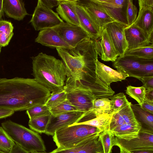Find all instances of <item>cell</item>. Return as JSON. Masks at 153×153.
Returning <instances> with one entry per match:
<instances>
[{
    "mask_svg": "<svg viewBox=\"0 0 153 153\" xmlns=\"http://www.w3.org/2000/svg\"><path fill=\"white\" fill-rule=\"evenodd\" d=\"M50 91L34 78H0V108L15 111L45 104Z\"/></svg>",
    "mask_w": 153,
    "mask_h": 153,
    "instance_id": "1",
    "label": "cell"
},
{
    "mask_svg": "<svg viewBox=\"0 0 153 153\" xmlns=\"http://www.w3.org/2000/svg\"><path fill=\"white\" fill-rule=\"evenodd\" d=\"M56 50L66 68L65 83L88 80L96 77V62L100 56L97 40L89 37L74 47Z\"/></svg>",
    "mask_w": 153,
    "mask_h": 153,
    "instance_id": "2",
    "label": "cell"
},
{
    "mask_svg": "<svg viewBox=\"0 0 153 153\" xmlns=\"http://www.w3.org/2000/svg\"><path fill=\"white\" fill-rule=\"evenodd\" d=\"M34 79L51 93L63 90L67 75L62 61L41 52L31 57Z\"/></svg>",
    "mask_w": 153,
    "mask_h": 153,
    "instance_id": "3",
    "label": "cell"
},
{
    "mask_svg": "<svg viewBox=\"0 0 153 153\" xmlns=\"http://www.w3.org/2000/svg\"><path fill=\"white\" fill-rule=\"evenodd\" d=\"M101 131L97 128L85 124H75L56 131L53 141L59 149L74 147L89 139L98 137Z\"/></svg>",
    "mask_w": 153,
    "mask_h": 153,
    "instance_id": "4",
    "label": "cell"
},
{
    "mask_svg": "<svg viewBox=\"0 0 153 153\" xmlns=\"http://www.w3.org/2000/svg\"><path fill=\"white\" fill-rule=\"evenodd\" d=\"M1 125L15 143L25 150L29 152H45L44 142L37 133L10 120Z\"/></svg>",
    "mask_w": 153,
    "mask_h": 153,
    "instance_id": "5",
    "label": "cell"
},
{
    "mask_svg": "<svg viewBox=\"0 0 153 153\" xmlns=\"http://www.w3.org/2000/svg\"><path fill=\"white\" fill-rule=\"evenodd\" d=\"M113 144L127 153L138 150H153V130L141 128L137 137L128 140L114 136Z\"/></svg>",
    "mask_w": 153,
    "mask_h": 153,
    "instance_id": "6",
    "label": "cell"
},
{
    "mask_svg": "<svg viewBox=\"0 0 153 153\" xmlns=\"http://www.w3.org/2000/svg\"><path fill=\"white\" fill-rule=\"evenodd\" d=\"M57 13L38 2L30 22L36 31L52 28L63 22Z\"/></svg>",
    "mask_w": 153,
    "mask_h": 153,
    "instance_id": "7",
    "label": "cell"
},
{
    "mask_svg": "<svg viewBox=\"0 0 153 153\" xmlns=\"http://www.w3.org/2000/svg\"><path fill=\"white\" fill-rule=\"evenodd\" d=\"M63 90L66 93V99L79 111L85 112L92 109L95 99L91 93L79 87L65 85Z\"/></svg>",
    "mask_w": 153,
    "mask_h": 153,
    "instance_id": "8",
    "label": "cell"
},
{
    "mask_svg": "<svg viewBox=\"0 0 153 153\" xmlns=\"http://www.w3.org/2000/svg\"><path fill=\"white\" fill-rule=\"evenodd\" d=\"M139 11L132 25L141 29L153 42V0H138Z\"/></svg>",
    "mask_w": 153,
    "mask_h": 153,
    "instance_id": "9",
    "label": "cell"
},
{
    "mask_svg": "<svg viewBox=\"0 0 153 153\" xmlns=\"http://www.w3.org/2000/svg\"><path fill=\"white\" fill-rule=\"evenodd\" d=\"M62 38L73 48L83 40L90 37L79 26L64 22L52 28Z\"/></svg>",
    "mask_w": 153,
    "mask_h": 153,
    "instance_id": "10",
    "label": "cell"
},
{
    "mask_svg": "<svg viewBox=\"0 0 153 153\" xmlns=\"http://www.w3.org/2000/svg\"><path fill=\"white\" fill-rule=\"evenodd\" d=\"M128 26L118 21H114L103 27L106 31L119 56H124L128 49L125 34V28Z\"/></svg>",
    "mask_w": 153,
    "mask_h": 153,
    "instance_id": "11",
    "label": "cell"
},
{
    "mask_svg": "<svg viewBox=\"0 0 153 153\" xmlns=\"http://www.w3.org/2000/svg\"><path fill=\"white\" fill-rule=\"evenodd\" d=\"M150 59L138 58L124 55L118 56L113 62V66L117 71L140 80V70L143 65Z\"/></svg>",
    "mask_w": 153,
    "mask_h": 153,
    "instance_id": "12",
    "label": "cell"
},
{
    "mask_svg": "<svg viewBox=\"0 0 153 153\" xmlns=\"http://www.w3.org/2000/svg\"><path fill=\"white\" fill-rule=\"evenodd\" d=\"M85 112L79 111L51 114L45 134L53 136L57 131L76 123Z\"/></svg>",
    "mask_w": 153,
    "mask_h": 153,
    "instance_id": "13",
    "label": "cell"
},
{
    "mask_svg": "<svg viewBox=\"0 0 153 153\" xmlns=\"http://www.w3.org/2000/svg\"><path fill=\"white\" fill-rule=\"evenodd\" d=\"M115 21L128 26L126 18L127 0H93Z\"/></svg>",
    "mask_w": 153,
    "mask_h": 153,
    "instance_id": "14",
    "label": "cell"
},
{
    "mask_svg": "<svg viewBox=\"0 0 153 153\" xmlns=\"http://www.w3.org/2000/svg\"><path fill=\"white\" fill-rule=\"evenodd\" d=\"M101 31L107 24L115 21L93 0H77Z\"/></svg>",
    "mask_w": 153,
    "mask_h": 153,
    "instance_id": "15",
    "label": "cell"
},
{
    "mask_svg": "<svg viewBox=\"0 0 153 153\" xmlns=\"http://www.w3.org/2000/svg\"><path fill=\"white\" fill-rule=\"evenodd\" d=\"M113 114L109 113L96 115L91 110L85 112L81 118L73 125L82 124L90 126L97 128L101 132L109 131Z\"/></svg>",
    "mask_w": 153,
    "mask_h": 153,
    "instance_id": "16",
    "label": "cell"
},
{
    "mask_svg": "<svg viewBox=\"0 0 153 153\" xmlns=\"http://www.w3.org/2000/svg\"><path fill=\"white\" fill-rule=\"evenodd\" d=\"M35 42L43 45L53 48H72L65 42L52 28L40 30Z\"/></svg>",
    "mask_w": 153,
    "mask_h": 153,
    "instance_id": "17",
    "label": "cell"
},
{
    "mask_svg": "<svg viewBox=\"0 0 153 153\" xmlns=\"http://www.w3.org/2000/svg\"><path fill=\"white\" fill-rule=\"evenodd\" d=\"M76 11L79 24V26L92 39L97 40L99 39L102 32L94 22L85 9L76 4Z\"/></svg>",
    "mask_w": 153,
    "mask_h": 153,
    "instance_id": "18",
    "label": "cell"
},
{
    "mask_svg": "<svg viewBox=\"0 0 153 153\" xmlns=\"http://www.w3.org/2000/svg\"><path fill=\"white\" fill-rule=\"evenodd\" d=\"M128 49L142 47L153 44L144 32L137 26L131 25L124 30Z\"/></svg>",
    "mask_w": 153,
    "mask_h": 153,
    "instance_id": "19",
    "label": "cell"
},
{
    "mask_svg": "<svg viewBox=\"0 0 153 153\" xmlns=\"http://www.w3.org/2000/svg\"><path fill=\"white\" fill-rule=\"evenodd\" d=\"M50 153H103L102 147L98 137L87 140L73 148L56 149Z\"/></svg>",
    "mask_w": 153,
    "mask_h": 153,
    "instance_id": "20",
    "label": "cell"
},
{
    "mask_svg": "<svg viewBox=\"0 0 153 153\" xmlns=\"http://www.w3.org/2000/svg\"><path fill=\"white\" fill-rule=\"evenodd\" d=\"M96 74L104 83L110 85L113 82L125 79L129 75L115 70L97 59L96 62Z\"/></svg>",
    "mask_w": 153,
    "mask_h": 153,
    "instance_id": "21",
    "label": "cell"
},
{
    "mask_svg": "<svg viewBox=\"0 0 153 153\" xmlns=\"http://www.w3.org/2000/svg\"><path fill=\"white\" fill-rule=\"evenodd\" d=\"M97 42L101 60L112 62L115 61L119 56L105 29L103 28Z\"/></svg>",
    "mask_w": 153,
    "mask_h": 153,
    "instance_id": "22",
    "label": "cell"
},
{
    "mask_svg": "<svg viewBox=\"0 0 153 153\" xmlns=\"http://www.w3.org/2000/svg\"><path fill=\"white\" fill-rule=\"evenodd\" d=\"M77 0H60L56 8L57 13L65 22L79 26L78 19L76 11Z\"/></svg>",
    "mask_w": 153,
    "mask_h": 153,
    "instance_id": "23",
    "label": "cell"
},
{
    "mask_svg": "<svg viewBox=\"0 0 153 153\" xmlns=\"http://www.w3.org/2000/svg\"><path fill=\"white\" fill-rule=\"evenodd\" d=\"M3 5L4 12L8 17L19 21L29 15L22 0H3Z\"/></svg>",
    "mask_w": 153,
    "mask_h": 153,
    "instance_id": "24",
    "label": "cell"
},
{
    "mask_svg": "<svg viewBox=\"0 0 153 153\" xmlns=\"http://www.w3.org/2000/svg\"><path fill=\"white\" fill-rule=\"evenodd\" d=\"M141 128L137 121L124 124L110 131L116 137L128 140L137 137Z\"/></svg>",
    "mask_w": 153,
    "mask_h": 153,
    "instance_id": "25",
    "label": "cell"
},
{
    "mask_svg": "<svg viewBox=\"0 0 153 153\" xmlns=\"http://www.w3.org/2000/svg\"><path fill=\"white\" fill-rule=\"evenodd\" d=\"M131 102L118 112L113 114L109 131L124 124L137 122L132 109Z\"/></svg>",
    "mask_w": 153,
    "mask_h": 153,
    "instance_id": "26",
    "label": "cell"
},
{
    "mask_svg": "<svg viewBox=\"0 0 153 153\" xmlns=\"http://www.w3.org/2000/svg\"><path fill=\"white\" fill-rule=\"evenodd\" d=\"M131 107L136 121L141 128L153 130V114L143 109L139 104H131Z\"/></svg>",
    "mask_w": 153,
    "mask_h": 153,
    "instance_id": "27",
    "label": "cell"
},
{
    "mask_svg": "<svg viewBox=\"0 0 153 153\" xmlns=\"http://www.w3.org/2000/svg\"><path fill=\"white\" fill-rule=\"evenodd\" d=\"M14 27L12 23L8 21H0V46L8 45L13 35Z\"/></svg>",
    "mask_w": 153,
    "mask_h": 153,
    "instance_id": "28",
    "label": "cell"
},
{
    "mask_svg": "<svg viewBox=\"0 0 153 153\" xmlns=\"http://www.w3.org/2000/svg\"><path fill=\"white\" fill-rule=\"evenodd\" d=\"M139 58L153 59V44L136 48L128 49L124 55Z\"/></svg>",
    "mask_w": 153,
    "mask_h": 153,
    "instance_id": "29",
    "label": "cell"
},
{
    "mask_svg": "<svg viewBox=\"0 0 153 153\" xmlns=\"http://www.w3.org/2000/svg\"><path fill=\"white\" fill-rule=\"evenodd\" d=\"M51 114L30 119L28 125L30 128L37 133H45Z\"/></svg>",
    "mask_w": 153,
    "mask_h": 153,
    "instance_id": "30",
    "label": "cell"
},
{
    "mask_svg": "<svg viewBox=\"0 0 153 153\" xmlns=\"http://www.w3.org/2000/svg\"><path fill=\"white\" fill-rule=\"evenodd\" d=\"M92 110L96 115L112 113L111 100L108 98L94 100L93 102Z\"/></svg>",
    "mask_w": 153,
    "mask_h": 153,
    "instance_id": "31",
    "label": "cell"
},
{
    "mask_svg": "<svg viewBox=\"0 0 153 153\" xmlns=\"http://www.w3.org/2000/svg\"><path fill=\"white\" fill-rule=\"evenodd\" d=\"M125 91L127 94L135 100L141 106L145 100L146 93V89L143 86L136 87L128 85Z\"/></svg>",
    "mask_w": 153,
    "mask_h": 153,
    "instance_id": "32",
    "label": "cell"
},
{
    "mask_svg": "<svg viewBox=\"0 0 153 153\" xmlns=\"http://www.w3.org/2000/svg\"><path fill=\"white\" fill-rule=\"evenodd\" d=\"M111 99L112 107V112L114 114L120 110L124 107L130 104L123 93H120L112 96Z\"/></svg>",
    "mask_w": 153,
    "mask_h": 153,
    "instance_id": "33",
    "label": "cell"
},
{
    "mask_svg": "<svg viewBox=\"0 0 153 153\" xmlns=\"http://www.w3.org/2000/svg\"><path fill=\"white\" fill-rule=\"evenodd\" d=\"M15 144L2 127L0 126V151L10 153Z\"/></svg>",
    "mask_w": 153,
    "mask_h": 153,
    "instance_id": "34",
    "label": "cell"
},
{
    "mask_svg": "<svg viewBox=\"0 0 153 153\" xmlns=\"http://www.w3.org/2000/svg\"><path fill=\"white\" fill-rule=\"evenodd\" d=\"M114 136L110 131H104L99 134L98 139L101 144L103 153H111L113 146V139Z\"/></svg>",
    "mask_w": 153,
    "mask_h": 153,
    "instance_id": "35",
    "label": "cell"
},
{
    "mask_svg": "<svg viewBox=\"0 0 153 153\" xmlns=\"http://www.w3.org/2000/svg\"><path fill=\"white\" fill-rule=\"evenodd\" d=\"M66 100V94L63 90L51 93V95L45 105L50 109L56 107Z\"/></svg>",
    "mask_w": 153,
    "mask_h": 153,
    "instance_id": "36",
    "label": "cell"
},
{
    "mask_svg": "<svg viewBox=\"0 0 153 153\" xmlns=\"http://www.w3.org/2000/svg\"><path fill=\"white\" fill-rule=\"evenodd\" d=\"M29 119L51 114L50 109L45 104L35 106L26 110Z\"/></svg>",
    "mask_w": 153,
    "mask_h": 153,
    "instance_id": "37",
    "label": "cell"
},
{
    "mask_svg": "<svg viewBox=\"0 0 153 153\" xmlns=\"http://www.w3.org/2000/svg\"><path fill=\"white\" fill-rule=\"evenodd\" d=\"M52 115H56L70 111H78L67 99L61 103L50 109Z\"/></svg>",
    "mask_w": 153,
    "mask_h": 153,
    "instance_id": "38",
    "label": "cell"
},
{
    "mask_svg": "<svg viewBox=\"0 0 153 153\" xmlns=\"http://www.w3.org/2000/svg\"><path fill=\"white\" fill-rule=\"evenodd\" d=\"M137 9L133 3V0H127L126 18L128 26L131 25L137 17Z\"/></svg>",
    "mask_w": 153,
    "mask_h": 153,
    "instance_id": "39",
    "label": "cell"
},
{
    "mask_svg": "<svg viewBox=\"0 0 153 153\" xmlns=\"http://www.w3.org/2000/svg\"><path fill=\"white\" fill-rule=\"evenodd\" d=\"M149 75H153V59L149 60L145 62L140 70L141 78L144 76Z\"/></svg>",
    "mask_w": 153,
    "mask_h": 153,
    "instance_id": "40",
    "label": "cell"
},
{
    "mask_svg": "<svg viewBox=\"0 0 153 153\" xmlns=\"http://www.w3.org/2000/svg\"><path fill=\"white\" fill-rule=\"evenodd\" d=\"M146 90L153 89V75L144 76L140 79Z\"/></svg>",
    "mask_w": 153,
    "mask_h": 153,
    "instance_id": "41",
    "label": "cell"
},
{
    "mask_svg": "<svg viewBox=\"0 0 153 153\" xmlns=\"http://www.w3.org/2000/svg\"><path fill=\"white\" fill-rule=\"evenodd\" d=\"M60 0H39L38 2L42 6L52 9L53 7L57 6Z\"/></svg>",
    "mask_w": 153,
    "mask_h": 153,
    "instance_id": "42",
    "label": "cell"
},
{
    "mask_svg": "<svg viewBox=\"0 0 153 153\" xmlns=\"http://www.w3.org/2000/svg\"><path fill=\"white\" fill-rule=\"evenodd\" d=\"M141 108L145 111L153 114V101L145 99L142 104Z\"/></svg>",
    "mask_w": 153,
    "mask_h": 153,
    "instance_id": "43",
    "label": "cell"
},
{
    "mask_svg": "<svg viewBox=\"0 0 153 153\" xmlns=\"http://www.w3.org/2000/svg\"><path fill=\"white\" fill-rule=\"evenodd\" d=\"M15 111L7 109L0 108V119L10 117L14 113Z\"/></svg>",
    "mask_w": 153,
    "mask_h": 153,
    "instance_id": "44",
    "label": "cell"
},
{
    "mask_svg": "<svg viewBox=\"0 0 153 153\" xmlns=\"http://www.w3.org/2000/svg\"><path fill=\"white\" fill-rule=\"evenodd\" d=\"M10 153H30V152L15 143Z\"/></svg>",
    "mask_w": 153,
    "mask_h": 153,
    "instance_id": "45",
    "label": "cell"
},
{
    "mask_svg": "<svg viewBox=\"0 0 153 153\" xmlns=\"http://www.w3.org/2000/svg\"><path fill=\"white\" fill-rule=\"evenodd\" d=\"M145 99L153 101V89L146 90Z\"/></svg>",
    "mask_w": 153,
    "mask_h": 153,
    "instance_id": "46",
    "label": "cell"
},
{
    "mask_svg": "<svg viewBox=\"0 0 153 153\" xmlns=\"http://www.w3.org/2000/svg\"><path fill=\"white\" fill-rule=\"evenodd\" d=\"M3 0H0V21L2 20V18L4 16V11L3 5Z\"/></svg>",
    "mask_w": 153,
    "mask_h": 153,
    "instance_id": "47",
    "label": "cell"
},
{
    "mask_svg": "<svg viewBox=\"0 0 153 153\" xmlns=\"http://www.w3.org/2000/svg\"><path fill=\"white\" fill-rule=\"evenodd\" d=\"M130 153H153V150H141L133 151Z\"/></svg>",
    "mask_w": 153,
    "mask_h": 153,
    "instance_id": "48",
    "label": "cell"
},
{
    "mask_svg": "<svg viewBox=\"0 0 153 153\" xmlns=\"http://www.w3.org/2000/svg\"><path fill=\"white\" fill-rule=\"evenodd\" d=\"M30 153H47L45 152H38V151H33L31 152H30Z\"/></svg>",
    "mask_w": 153,
    "mask_h": 153,
    "instance_id": "49",
    "label": "cell"
},
{
    "mask_svg": "<svg viewBox=\"0 0 153 153\" xmlns=\"http://www.w3.org/2000/svg\"><path fill=\"white\" fill-rule=\"evenodd\" d=\"M120 149V153H127V152H126L125 151H124V150H122V149Z\"/></svg>",
    "mask_w": 153,
    "mask_h": 153,
    "instance_id": "50",
    "label": "cell"
},
{
    "mask_svg": "<svg viewBox=\"0 0 153 153\" xmlns=\"http://www.w3.org/2000/svg\"><path fill=\"white\" fill-rule=\"evenodd\" d=\"M1 48L2 47L0 46V53L1 52Z\"/></svg>",
    "mask_w": 153,
    "mask_h": 153,
    "instance_id": "51",
    "label": "cell"
},
{
    "mask_svg": "<svg viewBox=\"0 0 153 153\" xmlns=\"http://www.w3.org/2000/svg\"><path fill=\"white\" fill-rule=\"evenodd\" d=\"M0 153H5L0 151Z\"/></svg>",
    "mask_w": 153,
    "mask_h": 153,
    "instance_id": "52",
    "label": "cell"
}]
</instances>
